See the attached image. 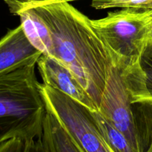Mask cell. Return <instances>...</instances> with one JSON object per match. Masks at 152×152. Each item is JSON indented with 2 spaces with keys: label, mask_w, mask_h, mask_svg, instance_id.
Returning a JSON list of instances; mask_svg holds the SVG:
<instances>
[{
  "label": "cell",
  "mask_w": 152,
  "mask_h": 152,
  "mask_svg": "<svg viewBox=\"0 0 152 152\" xmlns=\"http://www.w3.org/2000/svg\"><path fill=\"white\" fill-rule=\"evenodd\" d=\"M71 0L27 2L46 24L52 39L53 59L70 70L99 111L113 61L91 25V19Z\"/></svg>",
  "instance_id": "6da1fadb"
},
{
  "label": "cell",
  "mask_w": 152,
  "mask_h": 152,
  "mask_svg": "<svg viewBox=\"0 0 152 152\" xmlns=\"http://www.w3.org/2000/svg\"><path fill=\"white\" fill-rule=\"evenodd\" d=\"M99 112L126 137L137 152L152 142V100L140 65H113Z\"/></svg>",
  "instance_id": "7a4b0ae2"
},
{
  "label": "cell",
  "mask_w": 152,
  "mask_h": 152,
  "mask_svg": "<svg viewBox=\"0 0 152 152\" xmlns=\"http://www.w3.org/2000/svg\"><path fill=\"white\" fill-rule=\"evenodd\" d=\"M37 62L0 75V144L42 134L47 110L36 76Z\"/></svg>",
  "instance_id": "3957f363"
},
{
  "label": "cell",
  "mask_w": 152,
  "mask_h": 152,
  "mask_svg": "<svg viewBox=\"0 0 152 152\" xmlns=\"http://www.w3.org/2000/svg\"><path fill=\"white\" fill-rule=\"evenodd\" d=\"M91 22L109 51L113 65H140L142 54L152 39V24L142 9L121 8Z\"/></svg>",
  "instance_id": "277c9868"
},
{
  "label": "cell",
  "mask_w": 152,
  "mask_h": 152,
  "mask_svg": "<svg viewBox=\"0 0 152 152\" xmlns=\"http://www.w3.org/2000/svg\"><path fill=\"white\" fill-rule=\"evenodd\" d=\"M40 92L46 110L53 114L83 152H114L107 144L93 111L44 83Z\"/></svg>",
  "instance_id": "5b68a950"
},
{
  "label": "cell",
  "mask_w": 152,
  "mask_h": 152,
  "mask_svg": "<svg viewBox=\"0 0 152 152\" xmlns=\"http://www.w3.org/2000/svg\"><path fill=\"white\" fill-rule=\"evenodd\" d=\"M37 65L45 85L65 94L91 111H97L88 94L68 68L43 54L37 60Z\"/></svg>",
  "instance_id": "8992f818"
},
{
  "label": "cell",
  "mask_w": 152,
  "mask_h": 152,
  "mask_svg": "<svg viewBox=\"0 0 152 152\" xmlns=\"http://www.w3.org/2000/svg\"><path fill=\"white\" fill-rule=\"evenodd\" d=\"M41 55L19 25L0 39V75L37 61Z\"/></svg>",
  "instance_id": "52a82bcc"
},
{
  "label": "cell",
  "mask_w": 152,
  "mask_h": 152,
  "mask_svg": "<svg viewBox=\"0 0 152 152\" xmlns=\"http://www.w3.org/2000/svg\"><path fill=\"white\" fill-rule=\"evenodd\" d=\"M9 10L19 17L20 25L30 42L45 56H51L52 39L50 32L39 15L29 3L14 0H4Z\"/></svg>",
  "instance_id": "ba28073f"
},
{
  "label": "cell",
  "mask_w": 152,
  "mask_h": 152,
  "mask_svg": "<svg viewBox=\"0 0 152 152\" xmlns=\"http://www.w3.org/2000/svg\"><path fill=\"white\" fill-rule=\"evenodd\" d=\"M42 139L48 152H83L48 111L43 122Z\"/></svg>",
  "instance_id": "9c48e42d"
},
{
  "label": "cell",
  "mask_w": 152,
  "mask_h": 152,
  "mask_svg": "<svg viewBox=\"0 0 152 152\" xmlns=\"http://www.w3.org/2000/svg\"><path fill=\"white\" fill-rule=\"evenodd\" d=\"M107 144L114 152H137L126 137L99 111H93Z\"/></svg>",
  "instance_id": "30bf717a"
},
{
  "label": "cell",
  "mask_w": 152,
  "mask_h": 152,
  "mask_svg": "<svg viewBox=\"0 0 152 152\" xmlns=\"http://www.w3.org/2000/svg\"><path fill=\"white\" fill-rule=\"evenodd\" d=\"M151 0H92L91 7L96 10L138 7Z\"/></svg>",
  "instance_id": "8fae6325"
},
{
  "label": "cell",
  "mask_w": 152,
  "mask_h": 152,
  "mask_svg": "<svg viewBox=\"0 0 152 152\" xmlns=\"http://www.w3.org/2000/svg\"><path fill=\"white\" fill-rule=\"evenodd\" d=\"M141 67L145 74V84L152 100V42L151 40L147 46L141 58Z\"/></svg>",
  "instance_id": "7c38bea8"
},
{
  "label": "cell",
  "mask_w": 152,
  "mask_h": 152,
  "mask_svg": "<svg viewBox=\"0 0 152 152\" xmlns=\"http://www.w3.org/2000/svg\"><path fill=\"white\" fill-rule=\"evenodd\" d=\"M25 141L22 138H13L0 144V152H25Z\"/></svg>",
  "instance_id": "4fadbf2b"
},
{
  "label": "cell",
  "mask_w": 152,
  "mask_h": 152,
  "mask_svg": "<svg viewBox=\"0 0 152 152\" xmlns=\"http://www.w3.org/2000/svg\"><path fill=\"white\" fill-rule=\"evenodd\" d=\"M25 152H48L42 139V135L25 141Z\"/></svg>",
  "instance_id": "5bb4252c"
},
{
  "label": "cell",
  "mask_w": 152,
  "mask_h": 152,
  "mask_svg": "<svg viewBox=\"0 0 152 152\" xmlns=\"http://www.w3.org/2000/svg\"><path fill=\"white\" fill-rule=\"evenodd\" d=\"M139 8L142 9V10L145 11V13H146L147 16H148V19L151 21L152 24V0L148 1V2L145 3V4H142L141 6L138 7Z\"/></svg>",
  "instance_id": "9a60e30c"
},
{
  "label": "cell",
  "mask_w": 152,
  "mask_h": 152,
  "mask_svg": "<svg viewBox=\"0 0 152 152\" xmlns=\"http://www.w3.org/2000/svg\"><path fill=\"white\" fill-rule=\"evenodd\" d=\"M14 1H19V2H22V3H27V2H34V1H42V0H14Z\"/></svg>",
  "instance_id": "2e32d148"
},
{
  "label": "cell",
  "mask_w": 152,
  "mask_h": 152,
  "mask_svg": "<svg viewBox=\"0 0 152 152\" xmlns=\"http://www.w3.org/2000/svg\"><path fill=\"white\" fill-rule=\"evenodd\" d=\"M148 152H152V142H151V146H150L149 149H148Z\"/></svg>",
  "instance_id": "e0dca14e"
},
{
  "label": "cell",
  "mask_w": 152,
  "mask_h": 152,
  "mask_svg": "<svg viewBox=\"0 0 152 152\" xmlns=\"http://www.w3.org/2000/svg\"><path fill=\"white\" fill-rule=\"evenodd\" d=\"M71 1H75V0H71Z\"/></svg>",
  "instance_id": "ac0fdd59"
},
{
  "label": "cell",
  "mask_w": 152,
  "mask_h": 152,
  "mask_svg": "<svg viewBox=\"0 0 152 152\" xmlns=\"http://www.w3.org/2000/svg\"><path fill=\"white\" fill-rule=\"evenodd\" d=\"M151 42H152V39H151Z\"/></svg>",
  "instance_id": "d6986e66"
}]
</instances>
